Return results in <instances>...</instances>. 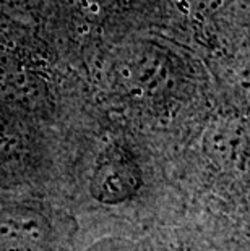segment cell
<instances>
[{"mask_svg": "<svg viewBox=\"0 0 250 251\" xmlns=\"http://www.w3.org/2000/svg\"><path fill=\"white\" fill-rule=\"evenodd\" d=\"M229 2V0H192V3L195 7H198L200 10H205V12H216L221 7Z\"/></svg>", "mask_w": 250, "mask_h": 251, "instance_id": "cell-5", "label": "cell"}, {"mask_svg": "<svg viewBox=\"0 0 250 251\" xmlns=\"http://www.w3.org/2000/svg\"><path fill=\"white\" fill-rule=\"evenodd\" d=\"M120 79L127 86L151 91L167 78L166 58L153 49H132L120 60Z\"/></svg>", "mask_w": 250, "mask_h": 251, "instance_id": "cell-3", "label": "cell"}, {"mask_svg": "<svg viewBox=\"0 0 250 251\" xmlns=\"http://www.w3.org/2000/svg\"><path fill=\"white\" fill-rule=\"evenodd\" d=\"M86 251H141L137 243L124 238H103L91 245Z\"/></svg>", "mask_w": 250, "mask_h": 251, "instance_id": "cell-4", "label": "cell"}, {"mask_svg": "<svg viewBox=\"0 0 250 251\" xmlns=\"http://www.w3.org/2000/svg\"><path fill=\"white\" fill-rule=\"evenodd\" d=\"M141 186V170L135 157L120 146H109L94 165L89 191L103 204H120L134 198Z\"/></svg>", "mask_w": 250, "mask_h": 251, "instance_id": "cell-1", "label": "cell"}, {"mask_svg": "<svg viewBox=\"0 0 250 251\" xmlns=\"http://www.w3.org/2000/svg\"><path fill=\"white\" fill-rule=\"evenodd\" d=\"M52 235L49 217L38 207H0V251H49Z\"/></svg>", "mask_w": 250, "mask_h": 251, "instance_id": "cell-2", "label": "cell"}]
</instances>
